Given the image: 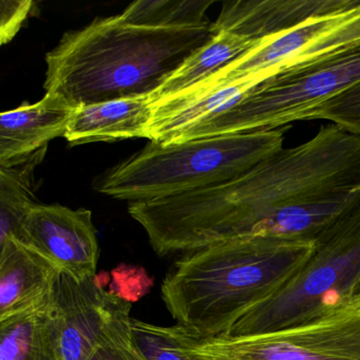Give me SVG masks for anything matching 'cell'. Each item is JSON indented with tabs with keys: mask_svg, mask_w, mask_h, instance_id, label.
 Wrapping results in <instances>:
<instances>
[{
	"mask_svg": "<svg viewBox=\"0 0 360 360\" xmlns=\"http://www.w3.org/2000/svg\"><path fill=\"white\" fill-rule=\"evenodd\" d=\"M360 191V136L330 124L231 182L131 202L130 216L160 256L243 236H267L297 206L347 201Z\"/></svg>",
	"mask_w": 360,
	"mask_h": 360,
	"instance_id": "obj_1",
	"label": "cell"
},
{
	"mask_svg": "<svg viewBox=\"0 0 360 360\" xmlns=\"http://www.w3.org/2000/svg\"><path fill=\"white\" fill-rule=\"evenodd\" d=\"M212 22L180 28L134 26L121 15L70 31L46 56V91L71 106L153 94L214 37Z\"/></svg>",
	"mask_w": 360,
	"mask_h": 360,
	"instance_id": "obj_2",
	"label": "cell"
},
{
	"mask_svg": "<svg viewBox=\"0 0 360 360\" xmlns=\"http://www.w3.org/2000/svg\"><path fill=\"white\" fill-rule=\"evenodd\" d=\"M311 239L243 236L189 252L162 284L172 318L199 338L224 336L313 254Z\"/></svg>",
	"mask_w": 360,
	"mask_h": 360,
	"instance_id": "obj_3",
	"label": "cell"
},
{
	"mask_svg": "<svg viewBox=\"0 0 360 360\" xmlns=\"http://www.w3.org/2000/svg\"><path fill=\"white\" fill-rule=\"evenodd\" d=\"M283 128L179 144L149 142L107 172L96 188L131 203L217 186L248 174L283 149Z\"/></svg>",
	"mask_w": 360,
	"mask_h": 360,
	"instance_id": "obj_4",
	"label": "cell"
},
{
	"mask_svg": "<svg viewBox=\"0 0 360 360\" xmlns=\"http://www.w3.org/2000/svg\"><path fill=\"white\" fill-rule=\"evenodd\" d=\"M314 242L313 254L301 269L224 336L267 334L356 309L353 298L360 280V191Z\"/></svg>",
	"mask_w": 360,
	"mask_h": 360,
	"instance_id": "obj_5",
	"label": "cell"
},
{
	"mask_svg": "<svg viewBox=\"0 0 360 360\" xmlns=\"http://www.w3.org/2000/svg\"><path fill=\"white\" fill-rule=\"evenodd\" d=\"M358 82L360 41L259 84L212 124L206 138L277 129L311 120L324 103Z\"/></svg>",
	"mask_w": 360,
	"mask_h": 360,
	"instance_id": "obj_6",
	"label": "cell"
},
{
	"mask_svg": "<svg viewBox=\"0 0 360 360\" xmlns=\"http://www.w3.org/2000/svg\"><path fill=\"white\" fill-rule=\"evenodd\" d=\"M193 347L207 360H360V309L255 336L193 334Z\"/></svg>",
	"mask_w": 360,
	"mask_h": 360,
	"instance_id": "obj_7",
	"label": "cell"
},
{
	"mask_svg": "<svg viewBox=\"0 0 360 360\" xmlns=\"http://www.w3.org/2000/svg\"><path fill=\"white\" fill-rule=\"evenodd\" d=\"M359 41L360 4L347 11L324 16L284 34L263 39L255 49L199 85L257 86L286 69Z\"/></svg>",
	"mask_w": 360,
	"mask_h": 360,
	"instance_id": "obj_8",
	"label": "cell"
},
{
	"mask_svg": "<svg viewBox=\"0 0 360 360\" xmlns=\"http://www.w3.org/2000/svg\"><path fill=\"white\" fill-rule=\"evenodd\" d=\"M18 240L75 279L96 276L100 250L89 210L35 204L22 221Z\"/></svg>",
	"mask_w": 360,
	"mask_h": 360,
	"instance_id": "obj_9",
	"label": "cell"
},
{
	"mask_svg": "<svg viewBox=\"0 0 360 360\" xmlns=\"http://www.w3.org/2000/svg\"><path fill=\"white\" fill-rule=\"evenodd\" d=\"M360 0H236L223 4L212 33L250 41L282 35L307 22L357 7Z\"/></svg>",
	"mask_w": 360,
	"mask_h": 360,
	"instance_id": "obj_10",
	"label": "cell"
},
{
	"mask_svg": "<svg viewBox=\"0 0 360 360\" xmlns=\"http://www.w3.org/2000/svg\"><path fill=\"white\" fill-rule=\"evenodd\" d=\"M102 283L98 275L79 281L60 271L52 300L60 360L91 357L106 319Z\"/></svg>",
	"mask_w": 360,
	"mask_h": 360,
	"instance_id": "obj_11",
	"label": "cell"
},
{
	"mask_svg": "<svg viewBox=\"0 0 360 360\" xmlns=\"http://www.w3.org/2000/svg\"><path fill=\"white\" fill-rule=\"evenodd\" d=\"M60 271L16 238L0 241V321L51 303Z\"/></svg>",
	"mask_w": 360,
	"mask_h": 360,
	"instance_id": "obj_12",
	"label": "cell"
},
{
	"mask_svg": "<svg viewBox=\"0 0 360 360\" xmlns=\"http://www.w3.org/2000/svg\"><path fill=\"white\" fill-rule=\"evenodd\" d=\"M75 107L47 92L35 104H22L0 115V166L20 161L58 136H65Z\"/></svg>",
	"mask_w": 360,
	"mask_h": 360,
	"instance_id": "obj_13",
	"label": "cell"
},
{
	"mask_svg": "<svg viewBox=\"0 0 360 360\" xmlns=\"http://www.w3.org/2000/svg\"><path fill=\"white\" fill-rule=\"evenodd\" d=\"M153 98L148 96L119 98L77 107L64 138L69 144L149 139Z\"/></svg>",
	"mask_w": 360,
	"mask_h": 360,
	"instance_id": "obj_14",
	"label": "cell"
},
{
	"mask_svg": "<svg viewBox=\"0 0 360 360\" xmlns=\"http://www.w3.org/2000/svg\"><path fill=\"white\" fill-rule=\"evenodd\" d=\"M262 41H250L225 31L216 33L207 44L191 54L155 94H151L153 103L176 96L203 83L250 50L255 49Z\"/></svg>",
	"mask_w": 360,
	"mask_h": 360,
	"instance_id": "obj_15",
	"label": "cell"
},
{
	"mask_svg": "<svg viewBox=\"0 0 360 360\" xmlns=\"http://www.w3.org/2000/svg\"><path fill=\"white\" fill-rule=\"evenodd\" d=\"M0 360H60L52 301L0 321Z\"/></svg>",
	"mask_w": 360,
	"mask_h": 360,
	"instance_id": "obj_16",
	"label": "cell"
},
{
	"mask_svg": "<svg viewBox=\"0 0 360 360\" xmlns=\"http://www.w3.org/2000/svg\"><path fill=\"white\" fill-rule=\"evenodd\" d=\"M47 147L14 162L0 166V241L18 239L22 221L37 204L34 195V170L45 157Z\"/></svg>",
	"mask_w": 360,
	"mask_h": 360,
	"instance_id": "obj_17",
	"label": "cell"
},
{
	"mask_svg": "<svg viewBox=\"0 0 360 360\" xmlns=\"http://www.w3.org/2000/svg\"><path fill=\"white\" fill-rule=\"evenodd\" d=\"M214 1L195 0H140L120 14L124 22L134 26L180 28L210 22L206 12Z\"/></svg>",
	"mask_w": 360,
	"mask_h": 360,
	"instance_id": "obj_18",
	"label": "cell"
},
{
	"mask_svg": "<svg viewBox=\"0 0 360 360\" xmlns=\"http://www.w3.org/2000/svg\"><path fill=\"white\" fill-rule=\"evenodd\" d=\"M130 302L109 290L106 319L89 360H146L132 332Z\"/></svg>",
	"mask_w": 360,
	"mask_h": 360,
	"instance_id": "obj_19",
	"label": "cell"
},
{
	"mask_svg": "<svg viewBox=\"0 0 360 360\" xmlns=\"http://www.w3.org/2000/svg\"><path fill=\"white\" fill-rule=\"evenodd\" d=\"M132 332L146 360H207L193 347V334L186 328L155 326L132 319Z\"/></svg>",
	"mask_w": 360,
	"mask_h": 360,
	"instance_id": "obj_20",
	"label": "cell"
},
{
	"mask_svg": "<svg viewBox=\"0 0 360 360\" xmlns=\"http://www.w3.org/2000/svg\"><path fill=\"white\" fill-rule=\"evenodd\" d=\"M311 120H326L360 136V82L324 103Z\"/></svg>",
	"mask_w": 360,
	"mask_h": 360,
	"instance_id": "obj_21",
	"label": "cell"
},
{
	"mask_svg": "<svg viewBox=\"0 0 360 360\" xmlns=\"http://www.w3.org/2000/svg\"><path fill=\"white\" fill-rule=\"evenodd\" d=\"M34 6L30 0H3L0 4V41L10 43L18 34Z\"/></svg>",
	"mask_w": 360,
	"mask_h": 360,
	"instance_id": "obj_22",
	"label": "cell"
},
{
	"mask_svg": "<svg viewBox=\"0 0 360 360\" xmlns=\"http://www.w3.org/2000/svg\"><path fill=\"white\" fill-rule=\"evenodd\" d=\"M353 305L356 309H360V280L354 292Z\"/></svg>",
	"mask_w": 360,
	"mask_h": 360,
	"instance_id": "obj_23",
	"label": "cell"
}]
</instances>
